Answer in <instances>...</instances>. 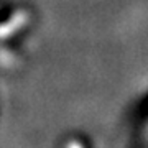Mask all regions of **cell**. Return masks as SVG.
Listing matches in <instances>:
<instances>
[{"mask_svg": "<svg viewBox=\"0 0 148 148\" xmlns=\"http://www.w3.org/2000/svg\"><path fill=\"white\" fill-rule=\"evenodd\" d=\"M30 21V13L27 10H18L5 21V23H0V40H5V38L13 36L16 32H20L21 28Z\"/></svg>", "mask_w": 148, "mask_h": 148, "instance_id": "obj_1", "label": "cell"}, {"mask_svg": "<svg viewBox=\"0 0 148 148\" xmlns=\"http://www.w3.org/2000/svg\"><path fill=\"white\" fill-rule=\"evenodd\" d=\"M0 66L2 68H16L18 66V58L10 51H7L3 48H0Z\"/></svg>", "mask_w": 148, "mask_h": 148, "instance_id": "obj_2", "label": "cell"}]
</instances>
